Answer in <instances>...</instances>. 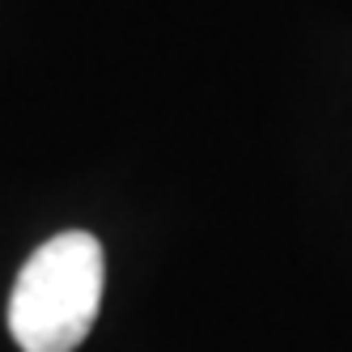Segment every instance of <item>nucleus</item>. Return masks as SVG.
Returning <instances> with one entry per match:
<instances>
[{
    "mask_svg": "<svg viewBox=\"0 0 352 352\" xmlns=\"http://www.w3.org/2000/svg\"><path fill=\"white\" fill-rule=\"evenodd\" d=\"M102 242L85 230L56 234L21 263L9 331L21 352H77L102 306Z\"/></svg>",
    "mask_w": 352,
    "mask_h": 352,
    "instance_id": "nucleus-1",
    "label": "nucleus"
}]
</instances>
